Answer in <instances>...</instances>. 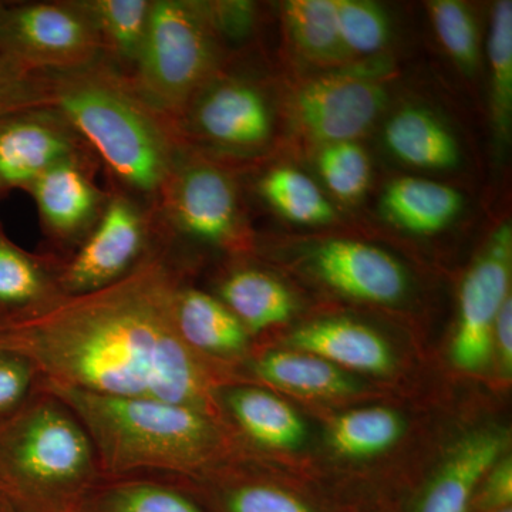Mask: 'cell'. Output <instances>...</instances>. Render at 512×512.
<instances>
[{
  "mask_svg": "<svg viewBox=\"0 0 512 512\" xmlns=\"http://www.w3.org/2000/svg\"><path fill=\"white\" fill-rule=\"evenodd\" d=\"M224 67V40L208 3L153 0L146 35L128 72L144 100L168 120Z\"/></svg>",
  "mask_w": 512,
  "mask_h": 512,
  "instance_id": "cell-4",
  "label": "cell"
},
{
  "mask_svg": "<svg viewBox=\"0 0 512 512\" xmlns=\"http://www.w3.org/2000/svg\"><path fill=\"white\" fill-rule=\"evenodd\" d=\"M101 512H201L188 498L171 488L146 481L114 485L101 497Z\"/></svg>",
  "mask_w": 512,
  "mask_h": 512,
  "instance_id": "cell-32",
  "label": "cell"
},
{
  "mask_svg": "<svg viewBox=\"0 0 512 512\" xmlns=\"http://www.w3.org/2000/svg\"><path fill=\"white\" fill-rule=\"evenodd\" d=\"M343 46L350 59L382 52L390 40V20L382 6L369 0H335Z\"/></svg>",
  "mask_w": 512,
  "mask_h": 512,
  "instance_id": "cell-30",
  "label": "cell"
},
{
  "mask_svg": "<svg viewBox=\"0 0 512 512\" xmlns=\"http://www.w3.org/2000/svg\"><path fill=\"white\" fill-rule=\"evenodd\" d=\"M0 50L43 73L70 72L104 59L79 0L0 3Z\"/></svg>",
  "mask_w": 512,
  "mask_h": 512,
  "instance_id": "cell-8",
  "label": "cell"
},
{
  "mask_svg": "<svg viewBox=\"0 0 512 512\" xmlns=\"http://www.w3.org/2000/svg\"><path fill=\"white\" fill-rule=\"evenodd\" d=\"M178 333L195 352L229 359L248 348L249 332L217 296L181 286L174 305Z\"/></svg>",
  "mask_w": 512,
  "mask_h": 512,
  "instance_id": "cell-17",
  "label": "cell"
},
{
  "mask_svg": "<svg viewBox=\"0 0 512 512\" xmlns=\"http://www.w3.org/2000/svg\"><path fill=\"white\" fill-rule=\"evenodd\" d=\"M224 402L241 430L255 443L285 451L305 443L306 426L301 416L275 394L256 387H234L225 392Z\"/></svg>",
  "mask_w": 512,
  "mask_h": 512,
  "instance_id": "cell-22",
  "label": "cell"
},
{
  "mask_svg": "<svg viewBox=\"0 0 512 512\" xmlns=\"http://www.w3.org/2000/svg\"><path fill=\"white\" fill-rule=\"evenodd\" d=\"M384 146L403 164L420 170L446 171L461 163L457 138L430 110L406 106L384 124Z\"/></svg>",
  "mask_w": 512,
  "mask_h": 512,
  "instance_id": "cell-18",
  "label": "cell"
},
{
  "mask_svg": "<svg viewBox=\"0 0 512 512\" xmlns=\"http://www.w3.org/2000/svg\"><path fill=\"white\" fill-rule=\"evenodd\" d=\"M181 286L161 237L114 284L60 295L18 315L3 348L28 362L42 383L183 404L218 419V387L227 377L178 333L174 305Z\"/></svg>",
  "mask_w": 512,
  "mask_h": 512,
  "instance_id": "cell-1",
  "label": "cell"
},
{
  "mask_svg": "<svg viewBox=\"0 0 512 512\" xmlns=\"http://www.w3.org/2000/svg\"><path fill=\"white\" fill-rule=\"evenodd\" d=\"M316 164L326 187L340 201H357L369 188L372 167L365 148L357 141L319 148Z\"/></svg>",
  "mask_w": 512,
  "mask_h": 512,
  "instance_id": "cell-31",
  "label": "cell"
},
{
  "mask_svg": "<svg viewBox=\"0 0 512 512\" xmlns=\"http://www.w3.org/2000/svg\"><path fill=\"white\" fill-rule=\"evenodd\" d=\"M288 343L293 350L322 357L340 369L386 375L396 367V357L375 329L352 319H322L293 330Z\"/></svg>",
  "mask_w": 512,
  "mask_h": 512,
  "instance_id": "cell-16",
  "label": "cell"
},
{
  "mask_svg": "<svg viewBox=\"0 0 512 512\" xmlns=\"http://www.w3.org/2000/svg\"><path fill=\"white\" fill-rule=\"evenodd\" d=\"M94 156L69 158L40 175L28 191L46 234L59 244L80 245L100 220L109 192L94 183Z\"/></svg>",
  "mask_w": 512,
  "mask_h": 512,
  "instance_id": "cell-14",
  "label": "cell"
},
{
  "mask_svg": "<svg viewBox=\"0 0 512 512\" xmlns=\"http://www.w3.org/2000/svg\"><path fill=\"white\" fill-rule=\"evenodd\" d=\"M403 429L402 417L386 407L350 410L330 424L329 443L340 456L375 457L392 448Z\"/></svg>",
  "mask_w": 512,
  "mask_h": 512,
  "instance_id": "cell-27",
  "label": "cell"
},
{
  "mask_svg": "<svg viewBox=\"0 0 512 512\" xmlns=\"http://www.w3.org/2000/svg\"><path fill=\"white\" fill-rule=\"evenodd\" d=\"M40 392L42 399L10 436L6 463L32 493L46 497L76 493L99 471L92 441L60 400Z\"/></svg>",
  "mask_w": 512,
  "mask_h": 512,
  "instance_id": "cell-5",
  "label": "cell"
},
{
  "mask_svg": "<svg viewBox=\"0 0 512 512\" xmlns=\"http://www.w3.org/2000/svg\"><path fill=\"white\" fill-rule=\"evenodd\" d=\"M488 60L491 77V121L495 144L510 141L512 120V2L501 0L491 10Z\"/></svg>",
  "mask_w": 512,
  "mask_h": 512,
  "instance_id": "cell-28",
  "label": "cell"
},
{
  "mask_svg": "<svg viewBox=\"0 0 512 512\" xmlns=\"http://www.w3.org/2000/svg\"><path fill=\"white\" fill-rule=\"evenodd\" d=\"M103 46L104 59L128 73L136 62L153 0H79Z\"/></svg>",
  "mask_w": 512,
  "mask_h": 512,
  "instance_id": "cell-24",
  "label": "cell"
},
{
  "mask_svg": "<svg viewBox=\"0 0 512 512\" xmlns=\"http://www.w3.org/2000/svg\"><path fill=\"white\" fill-rule=\"evenodd\" d=\"M512 501V460L511 456L501 457L478 487L471 503L470 512H497L511 508Z\"/></svg>",
  "mask_w": 512,
  "mask_h": 512,
  "instance_id": "cell-35",
  "label": "cell"
},
{
  "mask_svg": "<svg viewBox=\"0 0 512 512\" xmlns=\"http://www.w3.org/2000/svg\"><path fill=\"white\" fill-rule=\"evenodd\" d=\"M40 389L73 413L92 441L99 470L191 473L217 463L228 443L220 419L183 404L101 396L57 384Z\"/></svg>",
  "mask_w": 512,
  "mask_h": 512,
  "instance_id": "cell-3",
  "label": "cell"
},
{
  "mask_svg": "<svg viewBox=\"0 0 512 512\" xmlns=\"http://www.w3.org/2000/svg\"><path fill=\"white\" fill-rule=\"evenodd\" d=\"M282 13L289 40L303 59L325 67L352 62L340 37L335 0H288Z\"/></svg>",
  "mask_w": 512,
  "mask_h": 512,
  "instance_id": "cell-23",
  "label": "cell"
},
{
  "mask_svg": "<svg viewBox=\"0 0 512 512\" xmlns=\"http://www.w3.org/2000/svg\"><path fill=\"white\" fill-rule=\"evenodd\" d=\"M493 357L505 379L512 375V299L501 306L493 330Z\"/></svg>",
  "mask_w": 512,
  "mask_h": 512,
  "instance_id": "cell-37",
  "label": "cell"
},
{
  "mask_svg": "<svg viewBox=\"0 0 512 512\" xmlns=\"http://www.w3.org/2000/svg\"><path fill=\"white\" fill-rule=\"evenodd\" d=\"M305 262L320 282L357 301L393 305L409 293L410 279L403 265L365 242H319L306 252Z\"/></svg>",
  "mask_w": 512,
  "mask_h": 512,
  "instance_id": "cell-13",
  "label": "cell"
},
{
  "mask_svg": "<svg viewBox=\"0 0 512 512\" xmlns=\"http://www.w3.org/2000/svg\"><path fill=\"white\" fill-rule=\"evenodd\" d=\"M35 370L16 356L0 357V412L22 402L32 386Z\"/></svg>",
  "mask_w": 512,
  "mask_h": 512,
  "instance_id": "cell-36",
  "label": "cell"
},
{
  "mask_svg": "<svg viewBox=\"0 0 512 512\" xmlns=\"http://www.w3.org/2000/svg\"><path fill=\"white\" fill-rule=\"evenodd\" d=\"M259 192L285 220L320 227L336 220L335 208L319 185L296 168L276 167L259 181Z\"/></svg>",
  "mask_w": 512,
  "mask_h": 512,
  "instance_id": "cell-26",
  "label": "cell"
},
{
  "mask_svg": "<svg viewBox=\"0 0 512 512\" xmlns=\"http://www.w3.org/2000/svg\"><path fill=\"white\" fill-rule=\"evenodd\" d=\"M512 229L500 225L468 269L460 289L451 359L461 372L483 373L493 360V330L511 296Z\"/></svg>",
  "mask_w": 512,
  "mask_h": 512,
  "instance_id": "cell-11",
  "label": "cell"
},
{
  "mask_svg": "<svg viewBox=\"0 0 512 512\" xmlns=\"http://www.w3.org/2000/svg\"><path fill=\"white\" fill-rule=\"evenodd\" d=\"M229 512H312L295 495L275 485L249 483L229 491Z\"/></svg>",
  "mask_w": 512,
  "mask_h": 512,
  "instance_id": "cell-34",
  "label": "cell"
},
{
  "mask_svg": "<svg viewBox=\"0 0 512 512\" xmlns=\"http://www.w3.org/2000/svg\"><path fill=\"white\" fill-rule=\"evenodd\" d=\"M156 232L154 212L126 192L113 188L100 220L76 254L60 266V293L83 295L119 281L153 247Z\"/></svg>",
  "mask_w": 512,
  "mask_h": 512,
  "instance_id": "cell-10",
  "label": "cell"
},
{
  "mask_svg": "<svg viewBox=\"0 0 512 512\" xmlns=\"http://www.w3.org/2000/svg\"><path fill=\"white\" fill-rule=\"evenodd\" d=\"M264 382L311 399H340L360 390L355 377L322 357L301 350H274L256 362Z\"/></svg>",
  "mask_w": 512,
  "mask_h": 512,
  "instance_id": "cell-20",
  "label": "cell"
},
{
  "mask_svg": "<svg viewBox=\"0 0 512 512\" xmlns=\"http://www.w3.org/2000/svg\"><path fill=\"white\" fill-rule=\"evenodd\" d=\"M184 146L224 156L264 150L274 134V111L258 83L224 73V67L192 97L174 121Z\"/></svg>",
  "mask_w": 512,
  "mask_h": 512,
  "instance_id": "cell-7",
  "label": "cell"
},
{
  "mask_svg": "<svg viewBox=\"0 0 512 512\" xmlns=\"http://www.w3.org/2000/svg\"><path fill=\"white\" fill-rule=\"evenodd\" d=\"M430 18L441 45L458 69L474 76L480 64V32L473 10L460 0L429 3Z\"/></svg>",
  "mask_w": 512,
  "mask_h": 512,
  "instance_id": "cell-29",
  "label": "cell"
},
{
  "mask_svg": "<svg viewBox=\"0 0 512 512\" xmlns=\"http://www.w3.org/2000/svg\"><path fill=\"white\" fill-rule=\"evenodd\" d=\"M80 156L94 154L55 107H29L0 116V197L28 191L53 165Z\"/></svg>",
  "mask_w": 512,
  "mask_h": 512,
  "instance_id": "cell-12",
  "label": "cell"
},
{
  "mask_svg": "<svg viewBox=\"0 0 512 512\" xmlns=\"http://www.w3.org/2000/svg\"><path fill=\"white\" fill-rule=\"evenodd\" d=\"M463 195L450 185L404 177L387 185L380 208L386 220L414 235L439 234L463 210Z\"/></svg>",
  "mask_w": 512,
  "mask_h": 512,
  "instance_id": "cell-19",
  "label": "cell"
},
{
  "mask_svg": "<svg viewBox=\"0 0 512 512\" xmlns=\"http://www.w3.org/2000/svg\"><path fill=\"white\" fill-rule=\"evenodd\" d=\"M47 74L50 106L106 165L113 188L154 212L183 147L173 121L154 110L128 74L106 59Z\"/></svg>",
  "mask_w": 512,
  "mask_h": 512,
  "instance_id": "cell-2",
  "label": "cell"
},
{
  "mask_svg": "<svg viewBox=\"0 0 512 512\" xmlns=\"http://www.w3.org/2000/svg\"><path fill=\"white\" fill-rule=\"evenodd\" d=\"M154 217L160 231L177 232L214 247L244 249L248 244L234 177L184 144L158 197Z\"/></svg>",
  "mask_w": 512,
  "mask_h": 512,
  "instance_id": "cell-6",
  "label": "cell"
},
{
  "mask_svg": "<svg viewBox=\"0 0 512 512\" xmlns=\"http://www.w3.org/2000/svg\"><path fill=\"white\" fill-rule=\"evenodd\" d=\"M380 73L345 69L303 80L286 100L289 123L305 143L322 148L365 136L387 104Z\"/></svg>",
  "mask_w": 512,
  "mask_h": 512,
  "instance_id": "cell-9",
  "label": "cell"
},
{
  "mask_svg": "<svg viewBox=\"0 0 512 512\" xmlns=\"http://www.w3.org/2000/svg\"><path fill=\"white\" fill-rule=\"evenodd\" d=\"M57 272L12 244L0 228V308L23 315L52 302L62 295Z\"/></svg>",
  "mask_w": 512,
  "mask_h": 512,
  "instance_id": "cell-25",
  "label": "cell"
},
{
  "mask_svg": "<svg viewBox=\"0 0 512 512\" xmlns=\"http://www.w3.org/2000/svg\"><path fill=\"white\" fill-rule=\"evenodd\" d=\"M49 74L30 69L0 50V116L50 106Z\"/></svg>",
  "mask_w": 512,
  "mask_h": 512,
  "instance_id": "cell-33",
  "label": "cell"
},
{
  "mask_svg": "<svg viewBox=\"0 0 512 512\" xmlns=\"http://www.w3.org/2000/svg\"><path fill=\"white\" fill-rule=\"evenodd\" d=\"M218 298L237 316L249 335L288 322L296 308L288 286L256 268L235 269L225 276L218 288Z\"/></svg>",
  "mask_w": 512,
  "mask_h": 512,
  "instance_id": "cell-21",
  "label": "cell"
},
{
  "mask_svg": "<svg viewBox=\"0 0 512 512\" xmlns=\"http://www.w3.org/2000/svg\"><path fill=\"white\" fill-rule=\"evenodd\" d=\"M497 512H512L511 508H505V510L497 511Z\"/></svg>",
  "mask_w": 512,
  "mask_h": 512,
  "instance_id": "cell-38",
  "label": "cell"
},
{
  "mask_svg": "<svg viewBox=\"0 0 512 512\" xmlns=\"http://www.w3.org/2000/svg\"><path fill=\"white\" fill-rule=\"evenodd\" d=\"M507 434L481 429L457 441L420 491L412 512H470L484 477L505 456Z\"/></svg>",
  "mask_w": 512,
  "mask_h": 512,
  "instance_id": "cell-15",
  "label": "cell"
}]
</instances>
